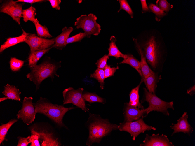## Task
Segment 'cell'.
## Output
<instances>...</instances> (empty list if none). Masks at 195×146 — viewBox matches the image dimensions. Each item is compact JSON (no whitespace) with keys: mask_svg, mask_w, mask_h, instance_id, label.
Listing matches in <instances>:
<instances>
[{"mask_svg":"<svg viewBox=\"0 0 195 146\" xmlns=\"http://www.w3.org/2000/svg\"><path fill=\"white\" fill-rule=\"evenodd\" d=\"M135 45L141 57L140 67L143 77L141 79L144 80V79L153 74L154 72L150 68L147 64L146 58L139 46L136 44Z\"/></svg>","mask_w":195,"mask_h":146,"instance_id":"obj_21","label":"cell"},{"mask_svg":"<svg viewBox=\"0 0 195 146\" xmlns=\"http://www.w3.org/2000/svg\"><path fill=\"white\" fill-rule=\"evenodd\" d=\"M159 73L154 72L153 74L144 79L143 80L148 92L155 94L156 91L157 83L161 78V76H159Z\"/></svg>","mask_w":195,"mask_h":146,"instance_id":"obj_18","label":"cell"},{"mask_svg":"<svg viewBox=\"0 0 195 146\" xmlns=\"http://www.w3.org/2000/svg\"><path fill=\"white\" fill-rule=\"evenodd\" d=\"M120 64H126L130 65L136 70L142 78L143 77L140 69V61L132 54H126Z\"/></svg>","mask_w":195,"mask_h":146,"instance_id":"obj_24","label":"cell"},{"mask_svg":"<svg viewBox=\"0 0 195 146\" xmlns=\"http://www.w3.org/2000/svg\"><path fill=\"white\" fill-rule=\"evenodd\" d=\"M90 77L96 79L99 83L101 89L104 88L105 78L104 69L97 68L92 74Z\"/></svg>","mask_w":195,"mask_h":146,"instance_id":"obj_29","label":"cell"},{"mask_svg":"<svg viewBox=\"0 0 195 146\" xmlns=\"http://www.w3.org/2000/svg\"><path fill=\"white\" fill-rule=\"evenodd\" d=\"M188 115L187 112H185L177 120L176 124H172L170 128L174 130L172 135L177 133L182 132L190 136V134L193 131V129L188 122Z\"/></svg>","mask_w":195,"mask_h":146,"instance_id":"obj_14","label":"cell"},{"mask_svg":"<svg viewBox=\"0 0 195 146\" xmlns=\"http://www.w3.org/2000/svg\"><path fill=\"white\" fill-rule=\"evenodd\" d=\"M119 68L118 66L111 68L110 66L107 64L104 69L105 78L114 75L116 70Z\"/></svg>","mask_w":195,"mask_h":146,"instance_id":"obj_35","label":"cell"},{"mask_svg":"<svg viewBox=\"0 0 195 146\" xmlns=\"http://www.w3.org/2000/svg\"><path fill=\"white\" fill-rule=\"evenodd\" d=\"M4 90L2 92L3 94L8 97V99L20 101V95L21 92L15 86L7 84L4 86Z\"/></svg>","mask_w":195,"mask_h":146,"instance_id":"obj_20","label":"cell"},{"mask_svg":"<svg viewBox=\"0 0 195 146\" xmlns=\"http://www.w3.org/2000/svg\"><path fill=\"white\" fill-rule=\"evenodd\" d=\"M156 6L163 11L167 13L173 8V6L169 3L166 0H157Z\"/></svg>","mask_w":195,"mask_h":146,"instance_id":"obj_32","label":"cell"},{"mask_svg":"<svg viewBox=\"0 0 195 146\" xmlns=\"http://www.w3.org/2000/svg\"><path fill=\"white\" fill-rule=\"evenodd\" d=\"M33 23L35 26L38 36L44 38H50L52 37L46 26L41 25L38 20Z\"/></svg>","mask_w":195,"mask_h":146,"instance_id":"obj_28","label":"cell"},{"mask_svg":"<svg viewBox=\"0 0 195 146\" xmlns=\"http://www.w3.org/2000/svg\"><path fill=\"white\" fill-rule=\"evenodd\" d=\"M46 1L43 0H18L16 1V2L18 3V2L27 3L32 4L34 3L37 2H41Z\"/></svg>","mask_w":195,"mask_h":146,"instance_id":"obj_40","label":"cell"},{"mask_svg":"<svg viewBox=\"0 0 195 146\" xmlns=\"http://www.w3.org/2000/svg\"><path fill=\"white\" fill-rule=\"evenodd\" d=\"M133 39L135 44L140 49L153 71L158 73L161 72L167 58L168 50L161 33L156 29H153L147 39L142 43L137 42L136 39Z\"/></svg>","mask_w":195,"mask_h":146,"instance_id":"obj_1","label":"cell"},{"mask_svg":"<svg viewBox=\"0 0 195 146\" xmlns=\"http://www.w3.org/2000/svg\"><path fill=\"white\" fill-rule=\"evenodd\" d=\"M18 120L12 119L6 124H2L0 126V144L4 141H7L5 138L6 134L10 128Z\"/></svg>","mask_w":195,"mask_h":146,"instance_id":"obj_27","label":"cell"},{"mask_svg":"<svg viewBox=\"0 0 195 146\" xmlns=\"http://www.w3.org/2000/svg\"><path fill=\"white\" fill-rule=\"evenodd\" d=\"M36 10L35 8L31 6L28 8L23 10L22 11V15L23 21L27 22L28 20L32 21L33 23L38 20L35 18L36 15Z\"/></svg>","mask_w":195,"mask_h":146,"instance_id":"obj_26","label":"cell"},{"mask_svg":"<svg viewBox=\"0 0 195 146\" xmlns=\"http://www.w3.org/2000/svg\"><path fill=\"white\" fill-rule=\"evenodd\" d=\"M85 126L89 134L86 142L88 146L93 143H100L102 139L109 135L112 132L118 129V125L111 123L107 119L102 118L98 114L89 113Z\"/></svg>","mask_w":195,"mask_h":146,"instance_id":"obj_2","label":"cell"},{"mask_svg":"<svg viewBox=\"0 0 195 146\" xmlns=\"http://www.w3.org/2000/svg\"><path fill=\"white\" fill-rule=\"evenodd\" d=\"M22 34L18 36L14 37H10L2 44L0 47V52H2L6 49L19 43L25 42L27 36L30 34L27 33L22 29Z\"/></svg>","mask_w":195,"mask_h":146,"instance_id":"obj_17","label":"cell"},{"mask_svg":"<svg viewBox=\"0 0 195 146\" xmlns=\"http://www.w3.org/2000/svg\"><path fill=\"white\" fill-rule=\"evenodd\" d=\"M8 99V97L6 96L0 98V102L3 101H4Z\"/></svg>","mask_w":195,"mask_h":146,"instance_id":"obj_42","label":"cell"},{"mask_svg":"<svg viewBox=\"0 0 195 146\" xmlns=\"http://www.w3.org/2000/svg\"><path fill=\"white\" fill-rule=\"evenodd\" d=\"M87 37L86 34L84 32H80L76 35L69 37L67 40L66 44L79 42L84 38Z\"/></svg>","mask_w":195,"mask_h":146,"instance_id":"obj_34","label":"cell"},{"mask_svg":"<svg viewBox=\"0 0 195 146\" xmlns=\"http://www.w3.org/2000/svg\"><path fill=\"white\" fill-rule=\"evenodd\" d=\"M29 46L30 53L51 47L55 43V38L48 39L40 37L35 34L27 35L25 41Z\"/></svg>","mask_w":195,"mask_h":146,"instance_id":"obj_10","label":"cell"},{"mask_svg":"<svg viewBox=\"0 0 195 146\" xmlns=\"http://www.w3.org/2000/svg\"><path fill=\"white\" fill-rule=\"evenodd\" d=\"M109 58V57L108 55L105 54L98 60L95 63L97 68L104 69Z\"/></svg>","mask_w":195,"mask_h":146,"instance_id":"obj_36","label":"cell"},{"mask_svg":"<svg viewBox=\"0 0 195 146\" xmlns=\"http://www.w3.org/2000/svg\"><path fill=\"white\" fill-rule=\"evenodd\" d=\"M31 133L29 140L30 146H60V139L53 130L46 125L44 126L34 125L29 129Z\"/></svg>","mask_w":195,"mask_h":146,"instance_id":"obj_4","label":"cell"},{"mask_svg":"<svg viewBox=\"0 0 195 146\" xmlns=\"http://www.w3.org/2000/svg\"><path fill=\"white\" fill-rule=\"evenodd\" d=\"M24 63V61L18 59L15 57H11L9 62L10 68L13 71H18L23 66Z\"/></svg>","mask_w":195,"mask_h":146,"instance_id":"obj_31","label":"cell"},{"mask_svg":"<svg viewBox=\"0 0 195 146\" xmlns=\"http://www.w3.org/2000/svg\"><path fill=\"white\" fill-rule=\"evenodd\" d=\"M143 117L134 121L121 123L118 125V129L129 133L134 141L139 135L146 131L156 130L155 128L146 124L143 120Z\"/></svg>","mask_w":195,"mask_h":146,"instance_id":"obj_8","label":"cell"},{"mask_svg":"<svg viewBox=\"0 0 195 146\" xmlns=\"http://www.w3.org/2000/svg\"><path fill=\"white\" fill-rule=\"evenodd\" d=\"M143 82V80L141 79L139 84L131 91L129 94L130 100L128 103L129 105L140 109H144V107L140 102L139 94L140 87Z\"/></svg>","mask_w":195,"mask_h":146,"instance_id":"obj_19","label":"cell"},{"mask_svg":"<svg viewBox=\"0 0 195 146\" xmlns=\"http://www.w3.org/2000/svg\"><path fill=\"white\" fill-rule=\"evenodd\" d=\"M140 2L142 6V13L147 12H152L148 6L145 0H141Z\"/></svg>","mask_w":195,"mask_h":146,"instance_id":"obj_39","label":"cell"},{"mask_svg":"<svg viewBox=\"0 0 195 146\" xmlns=\"http://www.w3.org/2000/svg\"><path fill=\"white\" fill-rule=\"evenodd\" d=\"M73 30V28L72 27L68 28L64 27L62 29V32L55 38V43L52 48L62 50L65 47L66 41Z\"/></svg>","mask_w":195,"mask_h":146,"instance_id":"obj_16","label":"cell"},{"mask_svg":"<svg viewBox=\"0 0 195 146\" xmlns=\"http://www.w3.org/2000/svg\"><path fill=\"white\" fill-rule=\"evenodd\" d=\"M145 100L149 103L147 108L144 109L146 115L152 111H156L162 113L166 115L169 116V113L168 109L174 110L173 102H167L161 100L155 94L150 92L146 88H144Z\"/></svg>","mask_w":195,"mask_h":146,"instance_id":"obj_7","label":"cell"},{"mask_svg":"<svg viewBox=\"0 0 195 146\" xmlns=\"http://www.w3.org/2000/svg\"><path fill=\"white\" fill-rule=\"evenodd\" d=\"M53 8L55 9L58 10H60V4L61 3L60 0H49Z\"/></svg>","mask_w":195,"mask_h":146,"instance_id":"obj_38","label":"cell"},{"mask_svg":"<svg viewBox=\"0 0 195 146\" xmlns=\"http://www.w3.org/2000/svg\"><path fill=\"white\" fill-rule=\"evenodd\" d=\"M33 105L35 108V113L42 114L51 120L59 128H68L64 123V116L68 111L76 108L71 107H64L62 105L53 104L46 98L40 97L39 99Z\"/></svg>","mask_w":195,"mask_h":146,"instance_id":"obj_3","label":"cell"},{"mask_svg":"<svg viewBox=\"0 0 195 146\" xmlns=\"http://www.w3.org/2000/svg\"><path fill=\"white\" fill-rule=\"evenodd\" d=\"M30 136H29L27 138L19 136L17 137L18 139V143L17 146H27L28 144L30 143V142L29 141V139Z\"/></svg>","mask_w":195,"mask_h":146,"instance_id":"obj_37","label":"cell"},{"mask_svg":"<svg viewBox=\"0 0 195 146\" xmlns=\"http://www.w3.org/2000/svg\"><path fill=\"white\" fill-rule=\"evenodd\" d=\"M83 97L85 101L89 102L90 104L95 102L104 104L106 102L105 99L98 96L95 92H83Z\"/></svg>","mask_w":195,"mask_h":146,"instance_id":"obj_25","label":"cell"},{"mask_svg":"<svg viewBox=\"0 0 195 146\" xmlns=\"http://www.w3.org/2000/svg\"><path fill=\"white\" fill-rule=\"evenodd\" d=\"M84 89L79 88L77 89L72 87L65 89L62 92L63 104L72 103L81 109L85 112H89L83 97Z\"/></svg>","mask_w":195,"mask_h":146,"instance_id":"obj_9","label":"cell"},{"mask_svg":"<svg viewBox=\"0 0 195 146\" xmlns=\"http://www.w3.org/2000/svg\"><path fill=\"white\" fill-rule=\"evenodd\" d=\"M60 67V63H55L48 59L30 68L31 71L26 77L35 85L37 90L42 81L46 78L50 77L52 80L55 75L59 77L56 72Z\"/></svg>","mask_w":195,"mask_h":146,"instance_id":"obj_5","label":"cell"},{"mask_svg":"<svg viewBox=\"0 0 195 146\" xmlns=\"http://www.w3.org/2000/svg\"><path fill=\"white\" fill-rule=\"evenodd\" d=\"M187 93L191 96H192L195 94V85L189 89L187 91Z\"/></svg>","mask_w":195,"mask_h":146,"instance_id":"obj_41","label":"cell"},{"mask_svg":"<svg viewBox=\"0 0 195 146\" xmlns=\"http://www.w3.org/2000/svg\"><path fill=\"white\" fill-rule=\"evenodd\" d=\"M52 48L37 51L30 53L28 58L29 66L30 68H32L37 65L40 59L46 53H47Z\"/></svg>","mask_w":195,"mask_h":146,"instance_id":"obj_22","label":"cell"},{"mask_svg":"<svg viewBox=\"0 0 195 146\" xmlns=\"http://www.w3.org/2000/svg\"><path fill=\"white\" fill-rule=\"evenodd\" d=\"M32 97H25L23 101L22 106L17 115L18 119H21L23 122L29 125L33 122L35 118V108L32 101Z\"/></svg>","mask_w":195,"mask_h":146,"instance_id":"obj_11","label":"cell"},{"mask_svg":"<svg viewBox=\"0 0 195 146\" xmlns=\"http://www.w3.org/2000/svg\"><path fill=\"white\" fill-rule=\"evenodd\" d=\"M111 42L109 44V48L108 49L109 53L108 55L109 56H113L116 59L119 57L124 58L126 54L122 53L119 50L116 46L115 41L116 39L115 37L113 36H111L110 39Z\"/></svg>","mask_w":195,"mask_h":146,"instance_id":"obj_23","label":"cell"},{"mask_svg":"<svg viewBox=\"0 0 195 146\" xmlns=\"http://www.w3.org/2000/svg\"><path fill=\"white\" fill-rule=\"evenodd\" d=\"M120 4V8L118 11V12L121 10H123L126 11L130 15L131 18H133V13L129 5L127 0H118Z\"/></svg>","mask_w":195,"mask_h":146,"instance_id":"obj_33","label":"cell"},{"mask_svg":"<svg viewBox=\"0 0 195 146\" xmlns=\"http://www.w3.org/2000/svg\"><path fill=\"white\" fill-rule=\"evenodd\" d=\"M143 143L140 146H174L172 143L170 141L167 136L162 134H153L150 136L147 134Z\"/></svg>","mask_w":195,"mask_h":146,"instance_id":"obj_13","label":"cell"},{"mask_svg":"<svg viewBox=\"0 0 195 146\" xmlns=\"http://www.w3.org/2000/svg\"><path fill=\"white\" fill-rule=\"evenodd\" d=\"M78 3H80L82 2V0H79L78 1Z\"/></svg>","mask_w":195,"mask_h":146,"instance_id":"obj_43","label":"cell"},{"mask_svg":"<svg viewBox=\"0 0 195 146\" xmlns=\"http://www.w3.org/2000/svg\"><path fill=\"white\" fill-rule=\"evenodd\" d=\"M24 4L18 3L12 0L5 1L1 6V12L6 13L10 16L19 24L22 15V6Z\"/></svg>","mask_w":195,"mask_h":146,"instance_id":"obj_12","label":"cell"},{"mask_svg":"<svg viewBox=\"0 0 195 146\" xmlns=\"http://www.w3.org/2000/svg\"><path fill=\"white\" fill-rule=\"evenodd\" d=\"M97 19L96 16L93 13L82 15L76 18L74 25L77 29H82L87 37L90 38L92 35L97 36L100 33L101 26L97 22Z\"/></svg>","mask_w":195,"mask_h":146,"instance_id":"obj_6","label":"cell"},{"mask_svg":"<svg viewBox=\"0 0 195 146\" xmlns=\"http://www.w3.org/2000/svg\"><path fill=\"white\" fill-rule=\"evenodd\" d=\"M125 122H130L137 120L146 114L144 109H139L126 103L124 110Z\"/></svg>","mask_w":195,"mask_h":146,"instance_id":"obj_15","label":"cell"},{"mask_svg":"<svg viewBox=\"0 0 195 146\" xmlns=\"http://www.w3.org/2000/svg\"><path fill=\"white\" fill-rule=\"evenodd\" d=\"M148 7L152 12L155 14V20L157 22L160 21L162 18L168 15V13L163 11L154 4L151 3Z\"/></svg>","mask_w":195,"mask_h":146,"instance_id":"obj_30","label":"cell"}]
</instances>
